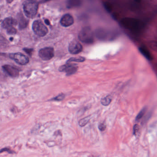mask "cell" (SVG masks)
Returning <instances> with one entry per match:
<instances>
[{"label":"cell","instance_id":"4316f807","mask_svg":"<svg viewBox=\"0 0 157 157\" xmlns=\"http://www.w3.org/2000/svg\"></svg>","mask_w":157,"mask_h":157},{"label":"cell","instance_id":"52a82bcc","mask_svg":"<svg viewBox=\"0 0 157 157\" xmlns=\"http://www.w3.org/2000/svg\"><path fill=\"white\" fill-rule=\"evenodd\" d=\"M2 69L8 75L13 78L17 77L19 75V71L17 68L11 65H8V64L3 65L2 66Z\"/></svg>","mask_w":157,"mask_h":157},{"label":"cell","instance_id":"30bf717a","mask_svg":"<svg viewBox=\"0 0 157 157\" xmlns=\"http://www.w3.org/2000/svg\"><path fill=\"white\" fill-rule=\"evenodd\" d=\"M17 24V20L12 17H7L5 18L2 23V27L3 28L7 29L9 28L13 27L14 25H16Z\"/></svg>","mask_w":157,"mask_h":157},{"label":"cell","instance_id":"2e32d148","mask_svg":"<svg viewBox=\"0 0 157 157\" xmlns=\"http://www.w3.org/2000/svg\"><path fill=\"white\" fill-rule=\"evenodd\" d=\"M89 121L90 117L88 116V117H86V118H83V119L80 120L79 122H78V124L81 127H83V126H85L88 123Z\"/></svg>","mask_w":157,"mask_h":157},{"label":"cell","instance_id":"7c38bea8","mask_svg":"<svg viewBox=\"0 0 157 157\" xmlns=\"http://www.w3.org/2000/svg\"><path fill=\"white\" fill-rule=\"evenodd\" d=\"M139 50L141 54L144 55L147 59L149 60H152L153 58H152V55L148 49L144 47H140L139 48Z\"/></svg>","mask_w":157,"mask_h":157},{"label":"cell","instance_id":"8fae6325","mask_svg":"<svg viewBox=\"0 0 157 157\" xmlns=\"http://www.w3.org/2000/svg\"><path fill=\"white\" fill-rule=\"evenodd\" d=\"M18 23V27L20 29H24L27 27L29 21L24 16L22 13H19L17 15V21Z\"/></svg>","mask_w":157,"mask_h":157},{"label":"cell","instance_id":"603a6c76","mask_svg":"<svg viewBox=\"0 0 157 157\" xmlns=\"http://www.w3.org/2000/svg\"><path fill=\"white\" fill-rule=\"evenodd\" d=\"M64 98V95L63 94H61V95H59V96H57L56 98H54L53 100H54L61 101L63 100Z\"/></svg>","mask_w":157,"mask_h":157},{"label":"cell","instance_id":"ba28073f","mask_svg":"<svg viewBox=\"0 0 157 157\" xmlns=\"http://www.w3.org/2000/svg\"><path fill=\"white\" fill-rule=\"evenodd\" d=\"M83 47L80 43L77 41H74L70 43L69 51L72 54H77L82 52Z\"/></svg>","mask_w":157,"mask_h":157},{"label":"cell","instance_id":"5bb4252c","mask_svg":"<svg viewBox=\"0 0 157 157\" xmlns=\"http://www.w3.org/2000/svg\"><path fill=\"white\" fill-rule=\"evenodd\" d=\"M111 97L109 95L102 98L101 100V103L104 106H108L111 102Z\"/></svg>","mask_w":157,"mask_h":157},{"label":"cell","instance_id":"d4e9b609","mask_svg":"<svg viewBox=\"0 0 157 157\" xmlns=\"http://www.w3.org/2000/svg\"><path fill=\"white\" fill-rule=\"evenodd\" d=\"M45 23L46 25H50V22L49 20L48 19H45Z\"/></svg>","mask_w":157,"mask_h":157},{"label":"cell","instance_id":"484cf974","mask_svg":"<svg viewBox=\"0 0 157 157\" xmlns=\"http://www.w3.org/2000/svg\"><path fill=\"white\" fill-rule=\"evenodd\" d=\"M6 1H7V2L8 3H12L13 0H6Z\"/></svg>","mask_w":157,"mask_h":157},{"label":"cell","instance_id":"9c48e42d","mask_svg":"<svg viewBox=\"0 0 157 157\" xmlns=\"http://www.w3.org/2000/svg\"><path fill=\"white\" fill-rule=\"evenodd\" d=\"M74 23L73 17L70 14H66L62 17L60 24L63 26L65 27L71 26Z\"/></svg>","mask_w":157,"mask_h":157},{"label":"cell","instance_id":"44dd1931","mask_svg":"<svg viewBox=\"0 0 157 157\" xmlns=\"http://www.w3.org/2000/svg\"><path fill=\"white\" fill-rule=\"evenodd\" d=\"M139 126L137 124H135L133 127V134L134 135H137V134L139 132Z\"/></svg>","mask_w":157,"mask_h":157},{"label":"cell","instance_id":"3957f363","mask_svg":"<svg viewBox=\"0 0 157 157\" xmlns=\"http://www.w3.org/2000/svg\"><path fill=\"white\" fill-rule=\"evenodd\" d=\"M32 29L36 35L40 37L44 36L48 32V28L40 20H36L33 22Z\"/></svg>","mask_w":157,"mask_h":157},{"label":"cell","instance_id":"6da1fadb","mask_svg":"<svg viewBox=\"0 0 157 157\" xmlns=\"http://www.w3.org/2000/svg\"><path fill=\"white\" fill-rule=\"evenodd\" d=\"M38 3L36 0H26L23 4V9L26 16L33 18L37 13Z\"/></svg>","mask_w":157,"mask_h":157},{"label":"cell","instance_id":"277c9868","mask_svg":"<svg viewBox=\"0 0 157 157\" xmlns=\"http://www.w3.org/2000/svg\"><path fill=\"white\" fill-rule=\"evenodd\" d=\"M39 56L43 60H49L54 57V49L51 47L41 49L39 52Z\"/></svg>","mask_w":157,"mask_h":157},{"label":"cell","instance_id":"9a60e30c","mask_svg":"<svg viewBox=\"0 0 157 157\" xmlns=\"http://www.w3.org/2000/svg\"><path fill=\"white\" fill-rule=\"evenodd\" d=\"M85 58L83 57H79V58H71L70 59L68 60L67 61V63H71V62H82L85 61Z\"/></svg>","mask_w":157,"mask_h":157},{"label":"cell","instance_id":"5b68a950","mask_svg":"<svg viewBox=\"0 0 157 157\" xmlns=\"http://www.w3.org/2000/svg\"><path fill=\"white\" fill-rule=\"evenodd\" d=\"M9 57L20 65H26L29 62V58L25 55L19 52L10 54Z\"/></svg>","mask_w":157,"mask_h":157},{"label":"cell","instance_id":"4fadbf2b","mask_svg":"<svg viewBox=\"0 0 157 157\" xmlns=\"http://www.w3.org/2000/svg\"><path fill=\"white\" fill-rule=\"evenodd\" d=\"M81 4V0H68L67 2V7L69 8L78 7Z\"/></svg>","mask_w":157,"mask_h":157},{"label":"cell","instance_id":"e0dca14e","mask_svg":"<svg viewBox=\"0 0 157 157\" xmlns=\"http://www.w3.org/2000/svg\"><path fill=\"white\" fill-rule=\"evenodd\" d=\"M146 111V109L145 108H143L140 112H139L138 114H137V116H136V121H139V120H141L142 118H143V116L144 115Z\"/></svg>","mask_w":157,"mask_h":157},{"label":"cell","instance_id":"ac0fdd59","mask_svg":"<svg viewBox=\"0 0 157 157\" xmlns=\"http://www.w3.org/2000/svg\"><path fill=\"white\" fill-rule=\"evenodd\" d=\"M7 30V34L9 35H15L16 34L17 30L14 27H12L6 29Z\"/></svg>","mask_w":157,"mask_h":157},{"label":"cell","instance_id":"8992f818","mask_svg":"<svg viewBox=\"0 0 157 157\" xmlns=\"http://www.w3.org/2000/svg\"><path fill=\"white\" fill-rule=\"evenodd\" d=\"M78 68V66L75 63H67L65 65L60 67L59 71L60 72H65L67 75H70L75 73Z\"/></svg>","mask_w":157,"mask_h":157},{"label":"cell","instance_id":"ffe728a7","mask_svg":"<svg viewBox=\"0 0 157 157\" xmlns=\"http://www.w3.org/2000/svg\"><path fill=\"white\" fill-rule=\"evenodd\" d=\"M98 128L100 131H101V132H103V131H105L106 128V124L105 123H101L99 124Z\"/></svg>","mask_w":157,"mask_h":157},{"label":"cell","instance_id":"d6986e66","mask_svg":"<svg viewBox=\"0 0 157 157\" xmlns=\"http://www.w3.org/2000/svg\"><path fill=\"white\" fill-rule=\"evenodd\" d=\"M104 6L107 11L109 12H111L112 10V5L110 3L106 2L104 3Z\"/></svg>","mask_w":157,"mask_h":157},{"label":"cell","instance_id":"7a4b0ae2","mask_svg":"<svg viewBox=\"0 0 157 157\" xmlns=\"http://www.w3.org/2000/svg\"><path fill=\"white\" fill-rule=\"evenodd\" d=\"M78 38L82 42L86 44H91L94 41L93 33L89 27L83 28L79 32Z\"/></svg>","mask_w":157,"mask_h":157},{"label":"cell","instance_id":"7402d4cb","mask_svg":"<svg viewBox=\"0 0 157 157\" xmlns=\"http://www.w3.org/2000/svg\"><path fill=\"white\" fill-rule=\"evenodd\" d=\"M23 50H24V51L26 52L29 55L31 56L32 53H33V49L27 48H24Z\"/></svg>","mask_w":157,"mask_h":157},{"label":"cell","instance_id":"cb8c5ba5","mask_svg":"<svg viewBox=\"0 0 157 157\" xmlns=\"http://www.w3.org/2000/svg\"><path fill=\"white\" fill-rule=\"evenodd\" d=\"M6 151L8 152V153H10V154H13V153H14V152H13V151H12V150H10V149L8 148H4L1 149V150H0V153L6 152Z\"/></svg>","mask_w":157,"mask_h":157}]
</instances>
